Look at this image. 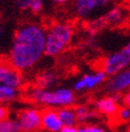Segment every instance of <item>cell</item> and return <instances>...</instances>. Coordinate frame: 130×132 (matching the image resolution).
Instances as JSON below:
<instances>
[{"mask_svg": "<svg viewBox=\"0 0 130 132\" xmlns=\"http://www.w3.org/2000/svg\"><path fill=\"white\" fill-rule=\"evenodd\" d=\"M17 97V89L0 84V102H10Z\"/></svg>", "mask_w": 130, "mask_h": 132, "instance_id": "14", "label": "cell"}, {"mask_svg": "<svg viewBox=\"0 0 130 132\" xmlns=\"http://www.w3.org/2000/svg\"><path fill=\"white\" fill-rule=\"evenodd\" d=\"M107 4V0H77L75 3V10L79 16L86 17L96 9L103 8Z\"/></svg>", "mask_w": 130, "mask_h": 132, "instance_id": "9", "label": "cell"}, {"mask_svg": "<svg viewBox=\"0 0 130 132\" xmlns=\"http://www.w3.org/2000/svg\"><path fill=\"white\" fill-rule=\"evenodd\" d=\"M31 1L32 0H19V1L16 2V4L18 8H20L21 10H27V9H30Z\"/></svg>", "mask_w": 130, "mask_h": 132, "instance_id": "20", "label": "cell"}, {"mask_svg": "<svg viewBox=\"0 0 130 132\" xmlns=\"http://www.w3.org/2000/svg\"><path fill=\"white\" fill-rule=\"evenodd\" d=\"M73 38V28L68 24H55L46 32L45 55L55 57L67 47Z\"/></svg>", "mask_w": 130, "mask_h": 132, "instance_id": "2", "label": "cell"}, {"mask_svg": "<svg viewBox=\"0 0 130 132\" xmlns=\"http://www.w3.org/2000/svg\"><path fill=\"white\" fill-rule=\"evenodd\" d=\"M60 132H77L76 127H62Z\"/></svg>", "mask_w": 130, "mask_h": 132, "instance_id": "23", "label": "cell"}, {"mask_svg": "<svg viewBox=\"0 0 130 132\" xmlns=\"http://www.w3.org/2000/svg\"><path fill=\"white\" fill-rule=\"evenodd\" d=\"M23 78L19 72L13 67L0 63V84L17 89L21 86Z\"/></svg>", "mask_w": 130, "mask_h": 132, "instance_id": "7", "label": "cell"}, {"mask_svg": "<svg viewBox=\"0 0 130 132\" xmlns=\"http://www.w3.org/2000/svg\"><path fill=\"white\" fill-rule=\"evenodd\" d=\"M60 121L62 123V127H75L77 123V116L76 112L71 108H63L58 111Z\"/></svg>", "mask_w": 130, "mask_h": 132, "instance_id": "12", "label": "cell"}, {"mask_svg": "<svg viewBox=\"0 0 130 132\" xmlns=\"http://www.w3.org/2000/svg\"><path fill=\"white\" fill-rule=\"evenodd\" d=\"M123 12L124 11H123L121 8H113L103 16L102 21L106 22V23H112V24L117 23L123 18V15H124Z\"/></svg>", "mask_w": 130, "mask_h": 132, "instance_id": "17", "label": "cell"}, {"mask_svg": "<svg viewBox=\"0 0 130 132\" xmlns=\"http://www.w3.org/2000/svg\"><path fill=\"white\" fill-rule=\"evenodd\" d=\"M42 127L49 132H60L62 123L58 112L55 110H46L42 113Z\"/></svg>", "mask_w": 130, "mask_h": 132, "instance_id": "10", "label": "cell"}, {"mask_svg": "<svg viewBox=\"0 0 130 132\" xmlns=\"http://www.w3.org/2000/svg\"><path fill=\"white\" fill-rule=\"evenodd\" d=\"M88 132H106L105 129H102L99 126H86Z\"/></svg>", "mask_w": 130, "mask_h": 132, "instance_id": "22", "label": "cell"}, {"mask_svg": "<svg viewBox=\"0 0 130 132\" xmlns=\"http://www.w3.org/2000/svg\"><path fill=\"white\" fill-rule=\"evenodd\" d=\"M8 109H6L5 106H0V121L1 120H4V119H8Z\"/></svg>", "mask_w": 130, "mask_h": 132, "instance_id": "21", "label": "cell"}, {"mask_svg": "<svg viewBox=\"0 0 130 132\" xmlns=\"http://www.w3.org/2000/svg\"><path fill=\"white\" fill-rule=\"evenodd\" d=\"M18 120L4 119L0 121V132H20Z\"/></svg>", "mask_w": 130, "mask_h": 132, "instance_id": "16", "label": "cell"}, {"mask_svg": "<svg viewBox=\"0 0 130 132\" xmlns=\"http://www.w3.org/2000/svg\"><path fill=\"white\" fill-rule=\"evenodd\" d=\"M58 81V76L53 72H45L42 73L40 76L37 77V84H38V88L42 89H47L57 83Z\"/></svg>", "mask_w": 130, "mask_h": 132, "instance_id": "13", "label": "cell"}, {"mask_svg": "<svg viewBox=\"0 0 130 132\" xmlns=\"http://www.w3.org/2000/svg\"><path fill=\"white\" fill-rule=\"evenodd\" d=\"M77 132H88L86 127H80V128H77Z\"/></svg>", "mask_w": 130, "mask_h": 132, "instance_id": "25", "label": "cell"}, {"mask_svg": "<svg viewBox=\"0 0 130 132\" xmlns=\"http://www.w3.org/2000/svg\"><path fill=\"white\" fill-rule=\"evenodd\" d=\"M124 103H125V106H128L130 109V91H128L127 94L124 97Z\"/></svg>", "mask_w": 130, "mask_h": 132, "instance_id": "24", "label": "cell"}, {"mask_svg": "<svg viewBox=\"0 0 130 132\" xmlns=\"http://www.w3.org/2000/svg\"><path fill=\"white\" fill-rule=\"evenodd\" d=\"M1 34H2V30H1V28H0V37H1Z\"/></svg>", "mask_w": 130, "mask_h": 132, "instance_id": "27", "label": "cell"}, {"mask_svg": "<svg viewBox=\"0 0 130 132\" xmlns=\"http://www.w3.org/2000/svg\"><path fill=\"white\" fill-rule=\"evenodd\" d=\"M128 88H130V68H127L118 72L117 74L111 76L107 83L108 91L114 95L120 94Z\"/></svg>", "mask_w": 130, "mask_h": 132, "instance_id": "6", "label": "cell"}, {"mask_svg": "<svg viewBox=\"0 0 130 132\" xmlns=\"http://www.w3.org/2000/svg\"><path fill=\"white\" fill-rule=\"evenodd\" d=\"M96 109L101 114H105L108 116L116 115L118 112V104L117 100L114 97H106L96 102Z\"/></svg>", "mask_w": 130, "mask_h": 132, "instance_id": "11", "label": "cell"}, {"mask_svg": "<svg viewBox=\"0 0 130 132\" xmlns=\"http://www.w3.org/2000/svg\"><path fill=\"white\" fill-rule=\"evenodd\" d=\"M75 112H76V116H77V120L78 121H86L89 119H91L92 117H95L96 116V113L93 111H91L88 106L85 105H80L75 109Z\"/></svg>", "mask_w": 130, "mask_h": 132, "instance_id": "15", "label": "cell"}, {"mask_svg": "<svg viewBox=\"0 0 130 132\" xmlns=\"http://www.w3.org/2000/svg\"><path fill=\"white\" fill-rule=\"evenodd\" d=\"M17 120L21 131L35 132L42 127V113L35 109H28L20 112Z\"/></svg>", "mask_w": 130, "mask_h": 132, "instance_id": "5", "label": "cell"}, {"mask_svg": "<svg viewBox=\"0 0 130 132\" xmlns=\"http://www.w3.org/2000/svg\"><path fill=\"white\" fill-rule=\"evenodd\" d=\"M116 115H117L118 119L121 121H128V120H130V109L128 106L120 108Z\"/></svg>", "mask_w": 130, "mask_h": 132, "instance_id": "18", "label": "cell"}, {"mask_svg": "<svg viewBox=\"0 0 130 132\" xmlns=\"http://www.w3.org/2000/svg\"><path fill=\"white\" fill-rule=\"evenodd\" d=\"M126 132H130V126L128 127V129H127V131H126Z\"/></svg>", "mask_w": 130, "mask_h": 132, "instance_id": "26", "label": "cell"}, {"mask_svg": "<svg viewBox=\"0 0 130 132\" xmlns=\"http://www.w3.org/2000/svg\"><path fill=\"white\" fill-rule=\"evenodd\" d=\"M130 64V41L122 50L107 57L102 64V71L107 75L113 76L128 68Z\"/></svg>", "mask_w": 130, "mask_h": 132, "instance_id": "4", "label": "cell"}, {"mask_svg": "<svg viewBox=\"0 0 130 132\" xmlns=\"http://www.w3.org/2000/svg\"><path fill=\"white\" fill-rule=\"evenodd\" d=\"M107 74L103 71H97L95 74H86L79 81L74 84V89L77 91H81L84 89H92L97 85L101 84L106 80Z\"/></svg>", "mask_w": 130, "mask_h": 132, "instance_id": "8", "label": "cell"}, {"mask_svg": "<svg viewBox=\"0 0 130 132\" xmlns=\"http://www.w3.org/2000/svg\"><path fill=\"white\" fill-rule=\"evenodd\" d=\"M43 9V1L41 0H32L31 1V5H30V10L34 13H38L41 12Z\"/></svg>", "mask_w": 130, "mask_h": 132, "instance_id": "19", "label": "cell"}, {"mask_svg": "<svg viewBox=\"0 0 130 132\" xmlns=\"http://www.w3.org/2000/svg\"><path fill=\"white\" fill-rule=\"evenodd\" d=\"M46 32L36 24H27L19 28L14 36L10 62L17 71L33 67L45 54Z\"/></svg>", "mask_w": 130, "mask_h": 132, "instance_id": "1", "label": "cell"}, {"mask_svg": "<svg viewBox=\"0 0 130 132\" xmlns=\"http://www.w3.org/2000/svg\"><path fill=\"white\" fill-rule=\"evenodd\" d=\"M30 97L33 101L57 108H68L75 103V94L68 88H58L56 90H47L42 88H35L31 91Z\"/></svg>", "mask_w": 130, "mask_h": 132, "instance_id": "3", "label": "cell"}]
</instances>
